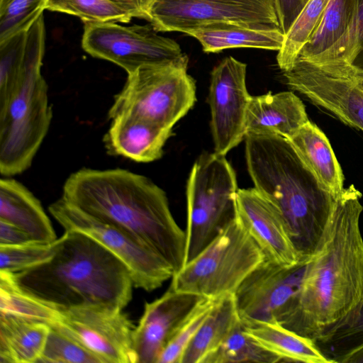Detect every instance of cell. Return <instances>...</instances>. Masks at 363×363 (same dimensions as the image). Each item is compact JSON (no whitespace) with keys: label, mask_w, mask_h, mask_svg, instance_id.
Instances as JSON below:
<instances>
[{"label":"cell","mask_w":363,"mask_h":363,"mask_svg":"<svg viewBox=\"0 0 363 363\" xmlns=\"http://www.w3.org/2000/svg\"><path fill=\"white\" fill-rule=\"evenodd\" d=\"M362 197L351 184L336 199L299 291L280 324L316 342L343 325L363 301Z\"/></svg>","instance_id":"6da1fadb"},{"label":"cell","mask_w":363,"mask_h":363,"mask_svg":"<svg viewBox=\"0 0 363 363\" xmlns=\"http://www.w3.org/2000/svg\"><path fill=\"white\" fill-rule=\"evenodd\" d=\"M62 198L154 251L174 274L184 266L186 232L174 220L166 193L145 176L120 168H82L66 179Z\"/></svg>","instance_id":"7a4b0ae2"},{"label":"cell","mask_w":363,"mask_h":363,"mask_svg":"<svg viewBox=\"0 0 363 363\" xmlns=\"http://www.w3.org/2000/svg\"><path fill=\"white\" fill-rule=\"evenodd\" d=\"M25 292L58 311L82 307L123 309L132 298L127 267L89 236L65 231L45 262L12 274Z\"/></svg>","instance_id":"3957f363"},{"label":"cell","mask_w":363,"mask_h":363,"mask_svg":"<svg viewBox=\"0 0 363 363\" xmlns=\"http://www.w3.org/2000/svg\"><path fill=\"white\" fill-rule=\"evenodd\" d=\"M245 160L254 188L279 211L301 259L315 252L336 199L318 181L288 139L246 134Z\"/></svg>","instance_id":"277c9868"},{"label":"cell","mask_w":363,"mask_h":363,"mask_svg":"<svg viewBox=\"0 0 363 363\" xmlns=\"http://www.w3.org/2000/svg\"><path fill=\"white\" fill-rule=\"evenodd\" d=\"M45 49L42 14L27 30L24 56L0 69V172L30 167L49 130L52 108L41 74Z\"/></svg>","instance_id":"5b68a950"},{"label":"cell","mask_w":363,"mask_h":363,"mask_svg":"<svg viewBox=\"0 0 363 363\" xmlns=\"http://www.w3.org/2000/svg\"><path fill=\"white\" fill-rule=\"evenodd\" d=\"M188 62L183 53L128 74L123 87L114 96L108 118L132 115L172 129L196 101V82L187 73Z\"/></svg>","instance_id":"8992f818"},{"label":"cell","mask_w":363,"mask_h":363,"mask_svg":"<svg viewBox=\"0 0 363 363\" xmlns=\"http://www.w3.org/2000/svg\"><path fill=\"white\" fill-rule=\"evenodd\" d=\"M238 189L235 172L225 156L203 152L196 159L186 185L185 264L237 217Z\"/></svg>","instance_id":"52a82bcc"},{"label":"cell","mask_w":363,"mask_h":363,"mask_svg":"<svg viewBox=\"0 0 363 363\" xmlns=\"http://www.w3.org/2000/svg\"><path fill=\"white\" fill-rule=\"evenodd\" d=\"M265 255L237 217L196 257L173 275L177 291L217 299L235 294Z\"/></svg>","instance_id":"ba28073f"},{"label":"cell","mask_w":363,"mask_h":363,"mask_svg":"<svg viewBox=\"0 0 363 363\" xmlns=\"http://www.w3.org/2000/svg\"><path fill=\"white\" fill-rule=\"evenodd\" d=\"M49 211L65 231L85 234L116 255L128 269L135 287L151 291L172 278L171 266L154 251L63 198L52 203Z\"/></svg>","instance_id":"9c48e42d"},{"label":"cell","mask_w":363,"mask_h":363,"mask_svg":"<svg viewBox=\"0 0 363 363\" xmlns=\"http://www.w3.org/2000/svg\"><path fill=\"white\" fill-rule=\"evenodd\" d=\"M149 21L157 32L185 34L216 23L279 28L274 0H158L151 10Z\"/></svg>","instance_id":"30bf717a"},{"label":"cell","mask_w":363,"mask_h":363,"mask_svg":"<svg viewBox=\"0 0 363 363\" xmlns=\"http://www.w3.org/2000/svg\"><path fill=\"white\" fill-rule=\"evenodd\" d=\"M157 32L151 23L123 26L116 22H86L82 45L91 56L110 61L130 74L143 65L183 54L176 41Z\"/></svg>","instance_id":"8fae6325"},{"label":"cell","mask_w":363,"mask_h":363,"mask_svg":"<svg viewBox=\"0 0 363 363\" xmlns=\"http://www.w3.org/2000/svg\"><path fill=\"white\" fill-rule=\"evenodd\" d=\"M308 259L286 266L265 259L234 294L241 321L247 326L281 324L298 293Z\"/></svg>","instance_id":"7c38bea8"},{"label":"cell","mask_w":363,"mask_h":363,"mask_svg":"<svg viewBox=\"0 0 363 363\" xmlns=\"http://www.w3.org/2000/svg\"><path fill=\"white\" fill-rule=\"evenodd\" d=\"M59 311L58 321L50 328L80 343L103 363H137L135 327L123 309L94 306Z\"/></svg>","instance_id":"4fadbf2b"},{"label":"cell","mask_w":363,"mask_h":363,"mask_svg":"<svg viewBox=\"0 0 363 363\" xmlns=\"http://www.w3.org/2000/svg\"><path fill=\"white\" fill-rule=\"evenodd\" d=\"M289 87L345 124L363 131V92L348 67H318L296 60L283 72Z\"/></svg>","instance_id":"5bb4252c"},{"label":"cell","mask_w":363,"mask_h":363,"mask_svg":"<svg viewBox=\"0 0 363 363\" xmlns=\"http://www.w3.org/2000/svg\"><path fill=\"white\" fill-rule=\"evenodd\" d=\"M247 65L229 56L211 73L208 103L214 152L225 156L245 139L251 95L246 86Z\"/></svg>","instance_id":"9a60e30c"},{"label":"cell","mask_w":363,"mask_h":363,"mask_svg":"<svg viewBox=\"0 0 363 363\" xmlns=\"http://www.w3.org/2000/svg\"><path fill=\"white\" fill-rule=\"evenodd\" d=\"M206 299L169 287L160 298L146 302L143 314L133 332L137 363H157L181 327Z\"/></svg>","instance_id":"2e32d148"},{"label":"cell","mask_w":363,"mask_h":363,"mask_svg":"<svg viewBox=\"0 0 363 363\" xmlns=\"http://www.w3.org/2000/svg\"><path fill=\"white\" fill-rule=\"evenodd\" d=\"M237 218L248 231L266 259L291 266L302 259L277 208L254 187L238 189Z\"/></svg>","instance_id":"e0dca14e"},{"label":"cell","mask_w":363,"mask_h":363,"mask_svg":"<svg viewBox=\"0 0 363 363\" xmlns=\"http://www.w3.org/2000/svg\"><path fill=\"white\" fill-rule=\"evenodd\" d=\"M111 120L104 138L108 153L137 162L160 159L166 142L173 135L171 128L132 115H121Z\"/></svg>","instance_id":"ac0fdd59"},{"label":"cell","mask_w":363,"mask_h":363,"mask_svg":"<svg viewBox=\"0 0 363 363\" xmlns=\"http://www.w3.org/2000/svg\"><path fill=\"white\" fill-rule=\"evenodd\" d=\"M308 121L303 103L292 91L268 92L251 96L245 130L246 134L277 135L289 139Z\"/></svg>","instance_id":"d6986e66"},{"label":"cell","mask_w":363,"mask_h":363,"mask_svg":"<svg viewBox=\"0 0 363 363\" xmlns=\"http://www.w3.org/2000/svg\"><path fill=\"white\" fill-rule=\"evenodd\" d=\"M0 220L21 228L35 241L50 243L57 239L40 201L13 179L0 180Z\"/></svg>","instance_id":"ffe728a7"},{"label":"cell","mask_w":363,"mask_h":363,"mask_svg":"<svg viewBox=\"0 0 363 363\" xmlns=\"http://www.w3.org/2000/svg\"><path fill=\"white\" fill-rule=\"evenodd\" d=\"M288 140L319 183L338 197L344 189V175L325 133L308 121Z\"/></svg>","instance_id":"44dd1931"},{"label":"cell","mask_w":363,"mask_h":363,"mask_svg":"<svg viewBox=\"0 0 363 363\" xmlns=\"http://www.w3.org/2000/svg\"><path fill=\"white\" fill-rule=\"evenodd\" d=\"M207 53L236 48H259L279 51L285 35L279 28L261 29L229 23H216L188 31Z\"/></svg>","instance_id":"7402d4cb"},{"label":"cell","mask_w":363,"mask_h":363,"mask_svg":"<svg viewBox=\"0 0 363 363\" xmlns=\"http://www.w3.org/2000/svg\"><path fill=\"white\" fill-rule=\"evenodd\" d=\"M50 330L45 323L0 313V363L38 362Z\"/></svg>","instance_id":"603a6c76"},{"label":"cell","mask_w":363,"mask_h":363,"mask_svg":"<svg viewBox=\"0 0 363 363\" xmlns=\"http://www.w3.org/2000/svg\"><path fill=\"white\" fill-rule=\"evenodd\" d=\"M246 333L283 362L333 363L316 342L278 323H262L245 327Z\"/></svg>","instance_id":"cb8c5ba5"},{"label":"cell","mask_w":363,"mask_h":363,"mask_svg":"<svg viewBox=\"0 0 363 363\" xmlns=\"http://www.w3.org/2000/svg\"><path fill=\"white\" fill-rule=\"evenodd\" d=\"M240 320L234 294L216 299L207 318L186 348L181 363H203Z\"/></svg>","instance_id":"d4e9b609"},{"label":"cell","mask_w":363,"mask_h":363,"mask_svg":"<svg viewBox=\"0 0 363 363\" xmlns=\"http://www.w3.org/2000/svg\"><path fill=\"white\" fill-rule=\"evenodd\" d=\"M356 7L357 0H330L318 27L297 59L312 62L330 48L350 28Z\"/></svg>","instance_id":"484cf974"},{"label":"cell","mask_w":363,"mask_h":363,"mask_svg":"<svg viewBox=\"0 0 363 363\" xmlns=\"http://www.w3.org/2000/svg\"><path fill=\"white\" fill-rule=\"evenodd\" d=\"M0 313L40 321L50 327L60 315L58 310L22 290L12 274L5 272H0Z\"/></svg>","instance_id":"4316f807"},{"label":"cell","mask_w":363,"mask_h":363,"mask_svg":"<svg viewBox=\"0 0 363 363\" xmlns=\"http://www.w3.org/2000/svg\"><path fill=\"white\" fill-rule=\"evenodd\" d=\"M308 62L319 67H348L363 74V0H357L355 16L347 32L327 51Z\"/></svg>","instance_id":"83f0119b"},{"label":"cell","mask_w":363,"mask_h":363,"mask_svg":"<svg viewBox=\"0 0 363 363\" xmlns=\"http://www.w3.org/2000/svg\"><path fill=\"white\" fill-rule=\"evenodd\" d=\"M330 0H309L284 37L277 61L282 72L290 69L318 27Z\"/></svg>","instance_id":"f1b7e54d"},{"label":"cell","mask_w":363,"mask_h":363,"mask_svg":"<svg viewBox=\"0 0 363 363\" xmlns=\"http://www.w3.org/2000/svg\"><path fill=\"white\" fill-rule=\"evenodd\" d=\"M241 320L221 345L203 363H277L281 359L250 337Z\"/></svg>","instance_id":"f546056e"},{"label":"cell","mask_w":363,"mask_h":363,"mask_svg":"<svg viewBox=\"0 0 363 363\" xmlns=\"http://www.w3.org/2000/svg\"><path fill=\"white\" fill-rule=\"evenodd\" d=\"M46 9L76 16L84 23H128L132 18L108 0H48Z\"/></svg>","instance_id":"4dcf8cb0"},{"label":"cell","mask_w":363,"mask_h":363,"mask_svg":"<svg viewBox=\"0 0 363 363\" xmlns=\"http://www.w3.org/2000/svg\"><path fill=\"white\" fill-rule=\"evenodd\" d=\"M48 0H0V42L26 31L46 9Z\"/></svg>","instance_id":"1f68e13d"},{"label":"cell","mask_w":363,"mask_h":363,"mask_svg":"<svg viewBox=\"0 0 363 363\" xmlns=\"http://www.w3.org/2000/svg\"><path fill=\"white\" fill-rule=\"evenodd\" d=\"M323 352L333 362L363 346V301L354 314L340 327L322 340Z\"/></svg>","instance_id":"d6a6232c"},{"label":"cell","mask_w":363,"mask_h":363,"mask_svg":"<svg viewBox=\"0 0 363 363\" xmlns=\"http://www.w3.org/2000/svg\"><path fill=\"white\" fill-rule=\"evenodd\" d=\"M55 243L31 241L0 246V272L15 274L45 262L52 255Z\"/></svg>","instance_id":"836d02e7"},{"label":"cell","mask_w":363,"mask_h":363,"mask_svg":"<svg viewBox=\"0 0 363 363\" xmlns=\"http://www.w3.org/2000/svg\"><path fill=\"white\" fill-rule=\"evenodd\" d=\"M40 363H103L96 354L80 343L50 328Z\"/></svg>","instance_id":"e575fe53"},{"label":"cell","mask_w":363,"mask_h":363,"mask_svg":"<svg viewBox=\"0 0 363 363\" xmlns=\"http://www.w3.org/2000/svg\"><path fill=\"white\" fill-rule=\"evenodd\" d=\"M215 301L207 298L198 306L162 351L157 363H181L186 348L207 318Z\"/></svg>","instance_id":"d590c367"},{"label":"cell","mask_w":363,"mask_h":363,"mask_svg":"<svg viewBox=\"0 0 363 363\" xmlns=\"http://www.w3.org/2000/svg\"><path fill=\"white\" fill-rule=\"evenodd\" d=\"M309 0H274L279 28L286 35Z\"/></svg>","instance_id":"8d00e7d4"},{"label":"cell","mask_w":363,"mask_h":363,"mask_svg":"<svg viewBox=\"0 0 363 363\" xmlns=\"http://www.w3.org/2000/svg\"><path fill=\"white\" fill-rule=\"evenodd\" d=\"M131 18L150 21V12L158 0H108Z\"/></svg>","instance_id":"74e56055"},{"label":"cell","mask_w":363,"mask_h":363,"mask_svg":"<svg viewBox=\"0 0 363 363\" xmlns=\"http://www.w3.org/2000/svg\"><path fill=\"white\" fill-rule=\"evenodd\" d=\"M33 240L21 228L0 220V246L25 244Z\"/></svg>","instance_id":"f35d334b"},{"label":"cell","mask_w":363,"mask_h":363,"mask_svg":"<svg viewBox=\"0 0 363 363\" xmlns=\"http://www.w3.org/2000/svg\"><path fill=\"white\" fill-rule=\"evenodd\" d=\"M342 363H363V346L344 357Z\"/></svg>","instance_id":"ab89813d"},{"label":"cell","mask_w":363,"mask_h":363,"mask_svg":"<svg viewBox=\"0 0 363 363\" xmlns=\"http://www.w3.org/2000/svg\"><path fill=\"white\" fill-rule=\"evenodd\" d=\"M354 75L356 84L359 89L363 92V74H357L354 72Z\"/></svg>","instance_id":"60d3db41"}]
</instances>
